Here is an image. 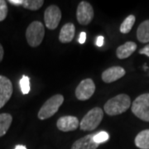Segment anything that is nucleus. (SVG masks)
<instances>
[{
  "instance_id": "f03ea898",
  "label": "nucleus",
  "mask_w": 149,
  "mask_h": 149,
  "mask_svg": "<svg viewBox=\"0 0 149 149\" xmlns=\"http://www.w3.org/2000/svg\"><path fill=\"white\" fill-rule=\"evenodd\" d=\"M104 117V111L99 107H95L88 112L80 123V129L84 131H92L101 123Z\"/></svg>"
},
{
  "instance_id": "a878e982",
  "label": "nucleus",
  "mask_w": 149,
  "mask_h": 149,
  "mask_svg": "<svg viewBox=\"0 0 149 149\" xmlns=\"http://www.w3.org/2000/svg\"><path fill=\"white\" fill-rule=\"evenodd\" d=\"M3 54H4V51L3 48L2 47V45L0 44V62L2 61V60L3 58Z\"/></svg>"
},
{
  "instance_id": "f257e3e1",
  "label": "nucleus",
  "mask_w": 149,
  "mask_h": 149,
  "mask_svg": "<svg viewBox=\"0 0 149 149\" xmlns=\"http://www.w3.org/2000/svg\"><path fill=\"white\" fill-rule=\"evenodd\" d=\"M131 106V100L128 95L121 94L114 96L104 104V111L108 115L114 116L126 112Z\"/></svg>"
},
{
  "instance_id": "9b49d317",
  "label": "nucleus",
  "mask_w": 149,
  "mask_h": 149,
  "mask_svg": "<svg viewBox=\"0 0 149 149\" xmlns=\"http://www.w3.org/2000/svg\"><path fill=\"white\" fill-rule=\"evenodd\" d=\"M125 73V70L121 66H112L103 72L102 80L105 83H112L122 78Z\"/></svg>"
},
{
  "instance_id": "423d86ee",
  "label": "nucleus",
  "mask_w": 149,
  "mask_h": 149,
  "mask_svg": "<svg viewBox=\"0 0 149 149\" xmlns=\"http://www.w3.org/2000/svg\"><path fill=\"white\" fill-rule=\"evenodd\" d=\"M61 19V12L56 5H50L44 13L46 27L50 30L56 29Z\"/></svg>"
},
{
  "instance_id": "6ab92c4d",
  "label": "nucleus",
  "mask_w": 149,
  "mask_h": 149,
  "mask_svg": "<svg viewBox=\"0 0 149 149\" xmlns=\"http://www.w3.org/2000/svg\"><path fill=\"white\" fill-rule=\"evenodd\" d=\"M135 21H136V18L133 15H129L128 17H127L120 26V32L123 34L128 33L133 28Z\"/></svg>"
},
{
  "instance_id": "5701e85b",
  "label": "nucleus",
  "mask_w": 149,
  "mask_h": 149,
  "mask_svg": "<svg viewBox=\"0 0 149 149\" xmlns=\"http://www.w3.org/2000/svg\"><path fill=\"white\" fill-rule=\"evenodd\" d=\"M139 53L143 54V55H146L147 56L149 57V44L147 45L146 47H144L143 48H142L140 51H139Z\"/></svg>"
},
{
  "instance_id": "4be33fe9",
  "label": "nucleus",
  "mask_w": 149,
  "mask_h": 149,
  "mask_svg": "<svg viewBox=\"0 0 149 149\" xmlns=\"http://www.w3.org/2000/svg\"><path fill=\"white\" fill-rule=\"evenodd\" d=\"M8 15V5L4 0H0V22L3 21Z\"/></svg>"
},
{
  "instance_id": "1a4fd4ad",
  "label": "nucleus",
  "mask_w": 149,
  "mask_h": 149,
  "mask_svg": "<svg viewBox=\"0 0 149 149\" xmlns=\"http://www.w3.org/2000/svg\"><path fill=\"white\" fill-rule=\"evenodd\" d=\"M13 95V85L6 76L0 75V109L6 104Z\"/></svg>"
},
{
  "instance_id": "393cba45",
  "label": "nucleus",
  "mask_w": 149,
  "mask_h": 149,
  "mask_svg": "<svg viewBox=\"0 0 149 149\" xmlns=\"http://www.w3.org/2000/svg\"><path fill=\"white\" fill-rule=\"evenodd\" d=\"M103 45H104V37L103 36H99L96 39V46L102 47Z\"/></svg>"
},
{
  "instance_id": "7ed1b4c3",
  "label": "nucleus",
  "mask_w": 149,
  "mask_h": 149,
  "mask_svg": "<svg viewBox=\"0 0 149 149\" xmlns=\"http://www.w3.org/2000/svg\"><path fill=\"white\" fill-rule=\"evenodd\" d=\"M64 102V97L61 95H56L48 99L44 103L38 112V118L42 120L49 118L59 110V108Z\"/></svg>"
},
{
  "instance_id": "39448f33",
  "label": "nucleus",
  "mask_w": 149,
  "mask_h": 149,
  "mask_svg": "<svg viewBox=\"0 0 149 149\" xmlns=\"http://www.w3.org/2000/svg\"><path fill=\"white\" fill-rule=\"evenodd\" d=\"M132 112L141 120L149 122V93L136 98L132 104Z\"/></svg>"
},
{
  "instance_id": "4468645a",
  "label": "nucleus",
  "mask_w": 149,
  "mask_h": 149,
  "mask_svg": "<svg viewBox=\"0 0 149 149\" xmlns=\"http://www.w3.org/2000/svg\"><path fill=\"white\" fill-rule=\"evenodd\" d=\"M136 49H137L136 43L133 42H127L117 48L116 55L119 59L128 58L136 51Z\"/></svg>"
},
{
  "instance_id": "412c9836",
  "label": "nucleus",
  "mask_w": 149,
  "mask_h": 149,
  "mask_svg": "<svg viewBox=\"0 0 149 149\" xmlns=\"http://www.w3.org/2000/svg\"><path fill=\"white\" fill-rule=\"evenodd\" d=\"M109 139V135L105 131H102V132H100V133L94 135V141L97 144L103 143L108 141Z\"/></svg>"
},
{
  "instance_id": "a211bd4d",
  "label": "nucleus",
  "mask_w": 149,
  "mask_h": 149,
  "mask_svg": "<svg viewBox=\"0 0 149 149\" xmlns=\"http://www.w3.org/2000/svg\"><path fill=\"white\" fill-rule=\"evenodd\" d=\"M43 4V0H22L21 6L29 10L35 11L42 8Z\"/></svg>"
},
{
  "instance_id": "f8f14e48",
  "label": "nucleus",
  "mask_w": 149,
  "mask_h": 149,
  "mask_svg": "<svg viewBox=\"0 0 149 149\" xmlns=\"http://www.w3.org/2000/svg\"><path fill=\"white\" fill-rule=\"evenodd\" d=\"M95 134H89L74 142L71 149H97L99 144L94 141Z\"/></svg>"
},
{
  "instance_id": "9d476101",
  "label": "nucleus",
  "mask_w": 149,
  "mask_h": 149,
  "mask_svg": "<svg viewBox=\"0 0 149 149\" xmlns=\"http://www.w3.org/2000/svg\"><path fill=\"white\" fill-rule=\"evenodd\" d=\"M79 120L74 116H63L57 120L56 126L59 130L62 132H70L74 131L79 127Z\"/></svg>"
},
{
  "instance_id": "b1692460",
  "label": "nucleus",
  "mask_w": 149,
  "mask_h": 149,
  "mask_svg": "<svg viewBox=\"0 0 149 149\" xmlns=\"http://www.w3.org/2000/svg\"><path fill=\"white\" fill-rule=\"evenodd\" d=\"M79 42L80 44H84L85 42V41H86V33L85 32H80V37H79Z\"/></svg>"
},
{
  "instance_id": "f3484780",
  "label": "nucleus",
  "mask_w": 149,
  "mask_h": 149,
  "mask_svg": "<svg viewBox=\"0 0 149 149\" xmlns=\"http://www.w3.org/2000/svg\"><path fill=\"white\" fill-rule=\"evenodd\" d=\"M13 122V117L9 113L0 114V138L4 136Z\"/></svg>"
},
{
  "instance_id": "bb28decb",
  "label": "nucleus",
  "mask_w": 149,
  "mask_h": 149,
  "mask_svg": "<svg viewBox=\"0 0 149 149\" xmlns=\"http://www.w3.org/2000/svg\"><path fill=\"white\" fill-rule=\"evenodd\" d=\"M14 149H27V148L24 145H17Z\"/></svg>"
},
{
  "instance_id": "ddd939ff",
  "label": "nucleus",
  "mask_w": 149,
  "mask_h": 149,
  "mask_svg": "<svg viewBox=\"0 0 149 149\" xmlns=\"http://www.w3.org/2000/svg\"><path fill=\"white\" fill-rule=\"evenodd\" d=\"M75 27L73 23H66L61 29L59 40L61 43H68L74 38Z\"/></svg>"
},
{
  "instance_id": "aec40b11",
  "label": "nucleus",
  "mask_w": 149,
  "mask_h": 149,
  "mask_svg": "<svg viewBox=\"0 0 149 149\" xmlns=\"http://www.w3.org/2000/svg\"><path fill=\"white\" fill-rule=\"evenodd\" d=\"M19 85H20L22 93L23 95H27L30 92V79L28 76L23 75L19 81Z\"/></svg>"
},
{
  "instance_id": "20e7f679",
  "label": "nucleus",
  "mask_w": 149,
  "mask_h": 149,
  "mask_svg": "<svg viewBox=\"0 0 149 149\" xmlns=\"http://www.w3.org/2000/svg\"><path fill=\"white\" fill-rule=\"evenodd\" d=\"M45 36V28L42 22L38 21L32 22L26 31V38L28 44L32 47H38Z\"/></svg>"
},
{
  "instance_id": "0eeeda50",
  "label": "nucleus",
  "mask_w": 149,
  "mask_h": 149,
  "mask_svg": "<svg viewBox=\"0 0 149 149\" xmlns=\"http://www.w3.org/2000/svg\"><path fill=\"white\" fill-rule=\"evenodd\" d=\"M95 91V85L94 81L88 78L83 80L75 90V96L80 100H87L94 95Z\"/></svg>"
},
{
  "instance_id": "2eb2a0df",
  "label": "nucleus",
  "mask_w": 149,
  "mask_h": 149,
  "mask_svg": "<svg viewBox=\"0 0 149 149\" xmlns=\"http://www.w3.org/2000/svg\"><path fill=\"white\" fill-rule=\"evenodd\" d=\"M137 38L140 42H149V20L143 22L138 27Z\"/></svg>"
},
{
  "instance_id": "6e6552de",
  "label": "nucleus",
  "mask_w": 149,
  "mask_h": 149,
  "mask_svg": "<svg viewBox=\"0 0 149 149\" xmlns=\"http://www.w3.org/2000/svg\"><path fill=\"white\" fill-rule=\"evenodd\" d=\"M94 17V10L93 8L86 1H81L76 10V17L77 21L81 25H88L91 23Z\"/></svg>"
},
{
  "instance_id": "dca6fc26",
  "label": "nucleus",
  "mask_w": 149,
  "mask_h": 149,
  "mask_svg": "<svg viewBox=\"0 0 149 149\" xmlns=\"http://www.w3.org/2000/svg\"><path fill=\"white\" fill-rule=\"evenodd\" d=\"M134 142L139 149H149V129L141 131L136 136Z\"/></svg>"
}]
</instances>
